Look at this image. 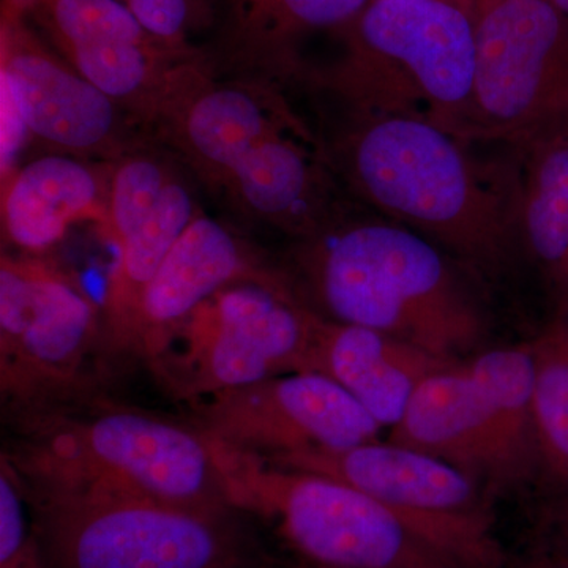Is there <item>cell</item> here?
Wrapping results in <instances>:
<instances>
[{
	"label": "cell",
	"instance_id": "6da1fadb",
	"mask_svg": "<svg viewBox=\"0 0 568 568\" xmlns=\"http://www.w3.org/2000/svg\"><path fill=\"white\" fill-rule=\"evenodd\" d=\"M331 108L338 118L316 133L351 200L428 239L488 293L530 272L515 153L480 155L418 115Z\"/></svg>",
	"mask_w": 568,
	"mask_h": 568
},
{
	"label": "cell",
	"instance_id": "7a4b0ae2",
	"mask_svg": "<svg viewBox=\"0 0 568 568\" xmlns=\"http://www.w3.org/2000/svg\"><path fill=\"white\" fill-rule=\"evenodd\" d=\"M284 276L317 315L463 362L487 349L488 291L439 246L354 203L291 241Z\"/></svg>",
	"mask_w": 568,
	"mask_h": 568
},
{
	"label": "cell",
	"instance_id": "3957f363",
	"mask_svg": "<svg viewBox=\"0 0 568 568\" xmlns=\"http://www.w3.org/2000/svg\"><path fill=\"white\" fill-rule=\"evenodd\" d=\"M3 457L26 493L153 500L233 511L201 429L133 409H65L17 425Z\"/></svg>",
	"mask_w": 568,
	"mask_h": 568
},
{
	"label": "cell",
	"instance_id": "277c9868",
	"mask_svg": "<svg viewBox=\"0 0 568 568\" xmlns=\"http://www.w3.org/2000/svg\"><path fill=\"white\" fill-rule=\"evenodd\" d=\"M346 59L302 78L339 110L410 114L466 141L473 112L476 37L457 0H372Z\"/></svg>",
	"mask_w": 568,
	"mask_h": 568
},
{
	"label": "cell",
	"instance_id": "5b68a950",
	"mask_svg": "<svg viewBox=\"0 0 568 568\" xmlns=\"http://www.w3.org/2000/svg\"><path fill=\"white\" fill-rule=\"evenodd\" d=\"M207 439L231 506L271 519L308 562L332 568L448 564L416 523L357 488Z\"/></svg>",
	"mask_w": 568,
	"mask_h": 568
},
{
	"label": "cell",
	"instance_id": "8992f818",
	"mask_svg": "<svg viewBox=\"0 0 568 568\" xmlns=\"http://www.w3.org/2000/svg\"><path fill=\"white\" fill-rule=\"evenodd\" d=\"M476 37L466 141L523 153L568 140V17L549 0H463Z\"/></svg>",
	"mask_w": 568,
	"mask_h": 568
},
{
	"label": "cell",
	"instance_id": "52a82bcc",
	"mask_svg": "<svg viewBox=\"0 0 568 568\" xmlns=\"http://www.w3.org/2000/svg\"><path fill=\"white\" fill-rule=\"evenodd\" d=\"M44 568H250L233 511L26 493Z\"/></svg>",
	"mask_w": 568,
	"mask_h": 568
},
{
	"label": "cell",
	"instance_id": "ba28073f",
	"mask_svg": "<svg viewBox=\"0 0 568 568\" xmlns=\"http://www.w3.org/2000/svg\"><path fill=\"white\" fill-rule=\"evenodd\" d=\"M316 316L280 268L213 294L175 327L149 364L190 403L306 372Z\"/></svg>",
	"mask_w": 568,
	"mask_h": 568
},
{
	"label": "cell",
	"instance_id": "9c48e42d",
	"mask_svg": "<svg viewBox=\"0 0 568 568\" xmlns=\"http://www.w3.org/2000/svg\"><path fill=\"white\" fill-rule=\"evenodd\" d=\"M103 315L77 276L33 254L0 260V396L14 425L70 409Z\"/></svg>",
	"mask_w": 568,
	"mask_h": 568
},
{
	"label": "cell",
	"instance_id": "30bf717a",
	"mask_svg": "<svg viewBox=\"0 0 568 568\" xmlns=\"http://www.w3.org/2000/svg\"><path fill=\"white\" fill-rule=\"evenodd\" d=\"M263 459L335 478L394 508L416 523L455 568H507L508 556L493 530L488 489L443 459L379 439Z\"/></svg>",
	"mask_w": 568,
	"mask_h": 568
},
{
	"label": "cell",
	"instance_id": "8fae6325",
	"mask_svg": "<svg viewBox=\"0 0 568 568\" xmlns=\"http://www.w3.org/2000/svg\"><path fill=\"white\" fill-rule=\"evenodd\" d=\"M196 428L261 458L379 439L383 426L331 377L287 373L193 402Z\"/></svg>",
	"mask_w": 568,
	"mask_h": 568
},
{
	"label": "cell",
	"instance_id": "7c38bea8",
	"mask_svg": "<svg viewBox=\"0 0 568 568\" xmlns=\"http://www.w3.org/2000/svg\"><path fill=\"white\" fill-rule=\"evenodd\" d=\"M32 11L63 61L144 121L155 122L194 65L186 51L145 31L122 0H36L24 14Z\"/></svg>",
	"mask_w": 568,
	"mask_h": 568
},
{
	"label": "cell",
	"instance_id": "4fadbf2b",
	"mask_svg": "<svg viewBox=\"0 0 568 568\" xmlns=\"http://www.w3.org/2000/svg\"><path fill=\"white\" fill-rule=\"evenodd\" d=\"M201 211L178 168L156 153L134 149L112 163L104 230L118 253L103 323L115 347L125 342L145 286Z\"/></svg>",
	"mask_w": 568,
	"mask_h": 568
},
{
	"label": "cell",
	"instance_id": "5bb4252c",
	"mask_svg": "<svg viewBox=\"0 0 568 568\" xmlns=\"http://www.w3.org/2000/svg\"><path fill=\"white\" fill-rule=\"evenodd\" d=\"M0 82L13 95L29 134L52 153L112 163L138 149L121 104L47 50L17 14L2 18Z\"/></svg>",
	"mask_w": 568,
	"mask_h": 568
},
{
	"label": "cell",
	"instance_id": "9a60e30c",
	"mask_svg": "<svg viewBox=\"0 0 568 568\" xmlns=\"http://www.w3.org/2000/svg\"><path fill=\"white\" fill-rule=\"evenodd\" d=\"M244 242L203 211L145 286L122 347L151 361L194 310L230 284L274 275Z\"/></svg>",
	"mask_w": 568,
	"mask_h": 568
},
{
	"label": "cell",
	"instance_id": "2e32d148",
	"mask_svg": "<svg viewBox=\"0 0 568 568\" xmlns=\"http://www.w3.org/2000/svg\"><path fill=\"white\" fill-rule=\"evenodd\" d=\"M387 440L458 467L488 491L514 487L495 413L467 361L426 377Z\"/></svg>",
	"mask_w": 568,
	"mask_h": 568
},
{
	"label": "cell",
	"instance_id": "e0dca14e",
	"mask_svg": "<svg viewBox=\"0 0 568 568\" xmlns=\"http://www.w3.org/2000/svg\"><path fill=\"white\" fill-rule=\"evenodd\" d=\"M452 364L384 332L317 315L306 372L331 377L390 429L426 377Z\"/></svg>",
	"mask_w": 568,
	"mask_h": 568
},
{
	"label": "cell",
	"instance_id": "ac0fdd59",
	"mask_svg": "<svg viewBox=\"0 0 568 568\" xmlns=\"http://www.w3.org/2000/svg\"><path fill=\"white\" fill-rule=\"evenodd\" d=\"M112 163L48 153L21 164L2 181L3 239L22 253L39 254L74 224L106 226Z\"/></svg>",
	"mask_w": 568,
	"mask_h": 568
},
{
	"label": "cell",
	"instance_id": "d6986e66",
	"mask_svg": "<svg viewBox=\"0 0 568 568\" xmlns=\"http://www.w3.org/2000/svg\"><path fill=\"white\" fill-rule=\"evenodd\" d=\"M521 233L530 272L551 316L568 315V140L518 156Z\"/></svg>",
	"mask_w": 568,
	"mask_h": 568
},
{
	"label": "cell",
	"instance_id": "ffe728a7",
	"mask_svg": "<svg viewBox=\"0 0 568 568\" xmlns=\"http://www.w3.org/2000/svg\"><path fill=\"white\" fill-rule=\"evenodd\" d=\"M372 0H227L231 54L265 78H297L294 48L308 33L353 24Z\"/></svg>",
	"mask_w": 568,
	"mask_h": 568
},
{
	"label": "cell",
	"instance_id": "44dd1931",
	"mask_svg": "<svg viewBox=\"0 0 568 568\" xmlns=\"http://www.w3.org/2000/svg\"><path fill=\"white\" fill-rule=\"evenodd\" d=\"M467 362L495 413L514 487L538 478L534 362L529 342L487 347Z\"/></svg>",
	"mask_w": 568,
	"mask_h": 568
},
{
	"label": "cell",
	"instance_id": "7402d4cb",
	"mask_svg": "<svg viewBox=\"0 0 568 568\" xmlns=\"http://www.w3.org/2000/svg\"><path fill=\"white\" fill-rule=\"evenodd\" d=\"M529 345L538 480L559 495L568 491V315L549 316Z\"/></svg>",
	"mask_w": 568,
	"mask_h": 568
},
{
	"label": "cell",
	"instance_id": "603a6c76",
	"mask_svg": "<svg viewBox=\"0 0 568 568\" xmlns=\"http://www.w3.org/2000/svg\"><path fill=\"white\" fill-rule=\"evenodd\" d=\"M0 568H44L24 488L0 457Z\"/></svg>",
	"mask_w": 568,
	"mask_h": 568
},
{
	"label": "cell",
	"instance_id": "cb8c5ba5",
	"mask_svg": "<svg viewBox=\"0 0 568 568\" xmlns=\"http://www.w3.org/2000/svg\"><path fill=\"white\" fill-rule=\"evenodd\" d=\"M142 28L168 47L185 51L186 37L201 14L200 0H122Z\"/></svg>",
	"mask_w": 568,
	"mask_h": 568
},
{
	"label": "cell",
	"instance_id": "d4e9b609",
	"mask_svg": "<svg viewBox=\"0 0 568 568\" xmlns=\"http://www.w3.org/2000/svg\"><path fill=\"white\" fill-rule=\"evenodd\" d=\"M0 108H2V145H0V174L3 179L9 178L17 168L18 156L28 136V132L20 110L14 103L13 95L3 82H0Z\"/></svg>",
	"mask_w": 568,
	"mask_h": 568
},
{
	"label": "cell",
	"instance_id": "484cf974",
	"mask_svg": "<svg viewBox=\"0 0 568 568\" xmlns=\"http://www.w3.org/2000/svg\"><path fill=\"white\" fill-rule=\"evenodd\" d=\"M545 532L548 547L568 555V491L552 495L545 507Z\"/></svg>",
	"mask_w": 568,
	"mask_h": 568
},
{
	"label": "cell",
	"instance_id": "4316f807",
	"mask_svg": "<svg viewBox=\"0 0 568 568\" xmlns=\"http://www.w3.org/2000/svg\"><path fill=\"white\" fill-rule=\"evenodd\" d=\"M507 568H568V555L544 545L510 556Z\"/></svg>",
	"mask_w": 568,
	"mask_h": 568
},
{
	"label": "cell",
	"instance_id": "83f0119b",
	"mask_svg": "<svg viewBox=\"0 0 568 568\" xmlns=\"http://www.w3.org/2000/svg\"><path fill=\"white\" fill-rule=\"evenodd\" d=\"M36 0H3V11L9 13L24 14L26 11L31 9Z\"/></svg>",
	"mask_w": 568,
	"mask_h": 568
},
{
	"label": "cell",
	"instance_id": "f1b7e54d",
	"mask_svg": "<svg viewBox=\"0 0 568 568\" xmlns=\"http://www.w3.org/2000/svg\"><path fill=\"white\" fill-rule=\"evenodd\" d=\"M410 568H455L452 566H448V564L443 562V560H428V562L418 564L416 567Z\"/></svg>",
	"mask_w": 568,
	"mask_h": 568
},
{
	"label": "cell",
	"instance_id": "f546056e",
	"mask_svg": "<svg viewBox=\"0 0 568 568\" xmlns=\"http://www.w3.org/2000/svg\"><path fill=\"white\" fill-rule=\"evenodd\" d=\"M293 568H332V567L317 566V564L308 562V564H304V566H297V567H293Z\"/></svg>",
	"mask_w": 568,
	"mask_h": 568
},
{
	"label": "cell",
	"instance_id": "4dcf8cb0",
	"mask_svg": "<svg viewBox=\"0 0 568 568\" xmlns=\"http://www.w3.org/2000/svg\"><path fill=\"white\" fill-rule=\"evenodd\" d=\"M457 2H459V0H457Z\"/></svg>",
	"mask_w": 568,
	"mask_h": 568
}]
</instances>
